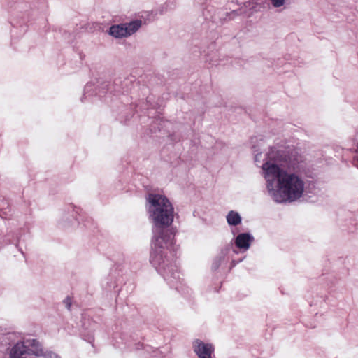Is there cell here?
Segmentation results:
<instances>
[{
    "label": "cell",
    "mask_w": 358,
    "mask_h": 358,
    "mask_svg": "<svg viewBox=\"0 0 358 358\" xmlns=\"http://www.w3.org/2000/svg\"><path fill=\"white\" fill-rule=\"evenodd\" d=\"M268 195L276 203L290 204L306 200L314 178L296 152L286 145L271 147L260 165Z\"/></svg>",
    "instance_id": "1"
},
{
    "label": "cell",
    "mask_w": 358,
    "mask_h": 358,
    "mask_svg": "<svg viewBox=\"0 0 358 358\" xmlns=\"http://www.w3.org/2000/svg\"><path fill=\"white\" fill-rule=\"evenodd\" d=\"M147 205L151 217L157 224L169 225L171 223L173 217V207L164 196L158 194H149Z\"/></svg>",
    "instance_id": "2"
},
{
    "label": "cell",
    "mask_w": 358,
    "mask_h": 358,
    "mask_svg": "<svg viewBox=\"0 0 358 358\" xmlns=\"http://www.w3.org/2000/svg\"><path fill=\"white\" fill-rule=\"evenodd\" d=\"M10 358H52L40 344L34 341H22L10 351Z\"/></svg>",
    "instance_id": "3"
},
{
    "label": "cell",
    "mask_w": 358,
    "mask_h": 358,
    "mask_svg": "<svg viewBox=\"0 0 358 358\" xmlns=\"http://www.w3.org/2000/svg\"><path fill=\"white\" fill-rule=\"evenodd\" d=\"M141 21L136 20L125 24H119L112 26L109 34L115 38H125L136 33L141 26Z\"/></svg>",
    "instance_id": "4"
},
{
    "label": "cell",
    "mask_w": 358,
    "mask_h": 358,
    "mask_svg": "<svg viewBox=\"0 0 358 358\" xmlns=\"http://www.w3.org/2000/svg\"><path fill=\"white\" fill-rule=\"evenodd\" d=\"M192 345L193 350L199 358H211L213 347L210 344L201 340H195Z\"/></svg>",
    "instance_id": "5"
},
{
    "label": "cell",
    "mask_w": 358,
    "mask_h": 358,
    "mask_svg": "<svg viewBox=\"0 0 358 358\" xmlns=\"http://www.w3.org/2000/svg\"><path fill=\"white\" fill-rule=\"evenodd\" d=\"M252 241V236L247 233L238 235L235 243L239 249L247 250Z\"/></svg>",
    "instance_id": "6"
},
{
    "label": "cell",
    "mask_w": 358,
    "mask_h": 358,
    "mask_svg": "<svg viewBox=\"0 0 358 358\" xmlns=\"http://www.w3.org/2000/svg\"><path fill=\"white\" fill-rule=\"evenodd\" d=\"M228 222L231 225H236L241 222V217L236 211H231L227 217Z\"/></svg>",
    "instance_id": "7"
},
{
    "label": "cell",
    "mask_w": 358,
    "mask_h": 358,
    "mask_svg": "<svg viewBox=\"0 0 358 358\" xmlns=\"http://www.w3.org/2000/svg\"><path fill=\"white\" fill-rule=\"evenodd\" d=\"M272 3H273V6L275 7H280L285 3V1H272Z\"/></svg>",
    "instance_id": "8"
}]
</instances>
